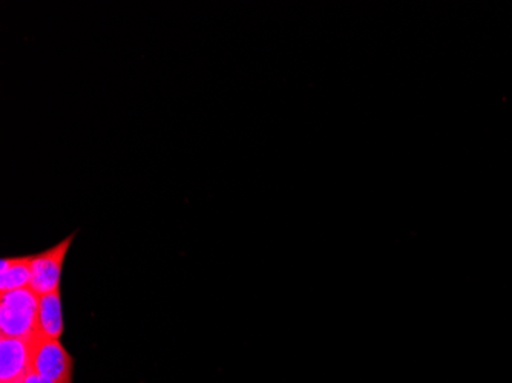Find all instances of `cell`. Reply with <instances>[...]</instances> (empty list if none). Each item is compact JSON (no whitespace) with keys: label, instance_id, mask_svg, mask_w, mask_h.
<instances>
[{"label":"cell","instance_id":"cell-4","mask_svg":"<svg viewBox=\"0 0 512 383\" xmlns=\"http://www.w3.org/2000/svg\"><path fill=\"white\" fill-rule=\"evenodd\" d=\"M33 370V339L0 334V382H22Z\"/></svg>","mask_w":512,"mask_h":383},{"label":"cell","instance_id":"cell-3","mask_svg":"<svg viewBox=\"0 0 512 383\" xmlns=\"http://www.w3.org/2000/svg\"><path fill=\"white\" fill-rule=\"evenodd\" d=\"M33 371L54 383H73L74 357L60 339H33Z\"/></svg>","mask_w":512,"mask_h":383},{"label":"cell","instance_id":"cell-1","mask_svg":"<svg viewBox=\"0 0 512 383\" xmlns=\"http://www.w3.org/2000/svg\"><path fill=\"white\" fill-rule=\"evenodd\" d=\"M40 296L31 287L0 293V334L34 339L39 334Z\"/></svg>","mask_w":512,"mask_h":383},{"label":"cell","instance_id":"cell-2","mask_svg":"<svg viewBox=\"0 0 512 383\" xmlns=\"http://www.w3.org/2000/svg\"><path fill=\"white\" fill-rule=\"evenodd\" d=\"M74 238L76 233L66 236L56 246L33 255L30 287L37 295L59 292L66 255L73 246Z\"/></svg>","mask_w":512,"mask_h":383},{"label":"cell","instance_id":"cell-5","mask_svg":"<svg viewBox=\"0 0 512 383\" xmlns=\"http://www.w3.org/2000/svg\"><path fill=\"white\" fill-rule=\"evenodd\" d=\"M65 331L63 321L62 293L54 292L40 296L39 334L42 338L60 339Z\"/></svg>","mask_w":512,"mask_h":383},{"label":"cell","instance_id":"cell-6","mask_svg":"<svg viewBox=\"0 0 512 383\" xmlns=\"http://www.w3.org/2000/svg\"><path fill=\"white\" fill-rule=\"evenodd\" d=\"M31 259H33V255L2 259L0 262V290L2 293L30 287Z\"/></svg>","mask_w":512,"mask_h":383},{"label":"cell","instance_id":"cell-7","mask_svg":"<svg viewBox=\"0 0 512 383\" xmlns=\"http://www.w3.org/2000/svg\"><path fill=\"white\" fill-rule=\"evenodd\" d=\"M22 383H54L51 380L45 379V377L39 376V374L34 373L33 370L25 376V379L22 380Z\"/></svg>","mask_w":512,"mask_h":383},{"label":"cell","instance_id":"cell-8","mask_svg":"<svg viewBox=\"0 0 512 383\" xmlns=\"http://www.w3.org/2000/svg\"><path fill=\"white\" fill-rule=\"evenodd\" d=\"M0 383H22V382H0Z\"/></svg>","mask_w":512,"mask_h":383}]
</instances>
